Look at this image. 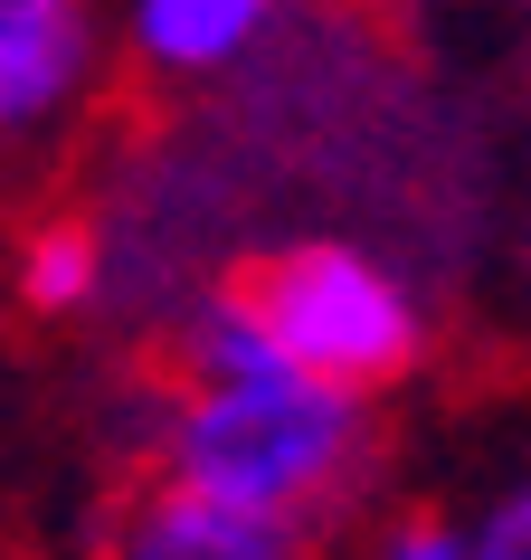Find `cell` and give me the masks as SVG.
<instances>
[{"label": "cell", "mask_w": 531, "mask_h": 560, "mask_svg": "<svg viewBox=\"0 0 531 560\" xmlns=\"http://www.w3.org/2000/svg\"><path fill=\"white\" fill-rule=\"evenodd\" d=\"M370 456H380V438H370L361 389L304 371L295 352H275L237 285L190 304L180 371L162 389V409H152V466L162 475L323 541L361 503Z\"/></svg>", "instance_id": "cell-1"}, {"label": "cell", "mask_w": 531, "mask_h": 560, "mask_svg": "<svg viewBox=\"0 0 531 560\" xmlns=\"http://www.w3.org/2000/svg\"><path fill=\"white\" fill-rule=\"evenodd\" d=\"M237 295L275 352H295L304 371H323L361 399L399 389L427 352V285L361 237H285L237 276Z\"/></svg>", "instance_id": "cell-2"}, {"label": "cell", "mask_w": 531, "mask_h": 560, "mask_svg": "<svg viewBox=\"0 0 531 560\" xmlns=\"http://www.w3.org/2000/svg\"><path fill=\"white\" fill-rule=\"evenodd\" d=\"M105 86L95 0H0V162L48 152Z\"/></svg>", "instance_id": "cell-3"}, {"label": "cell", "mask_w": 531, "mask_h": 560, "mask_svg": "<svg viewBox=\"0 0 531 560\" xmlns=\"http://www.w3.org/2000/svg\"><path fill=\"white\" fill-rule=\"evenodd\" d=\"M95 560H314V532L237 513V503L152 466V485H133L115 523L95 532Z\"/></svg>", "instance_id": "cell-4"}, {"label": "cell", "mask_w": 531, "mask_h": 560, "mask_svg": "<svg viewBox=\"0 0 531 560\" xmlns=\"http://www.w3.org/2000/svg\"><path fill=\"white\" fill-rule=\"evenodd\" d=\"M295 0H123V48L162 86H209L285 30Z\"/></svg>", "instance_id": "cell-5"}, {"label": "cell", "mask_w": 531, "mask_h": 560, "mask_svg": "<svg viewBox=\"0 0 531 560\" xmlns=\"http://www.w3.org/2000/svg\"><path fill=\"white\" fill-rule=\"evenodd\" d=\"M10 295L67 324V314H95V304L115 295V237L95 229V219H38L20 237V257H10Z\"/></svg>", "instance_id": "cell-6"}, {"label": "cell", "mask_w": 531, "mask_h": 560, "mask_svg": "<svg viewBox=\"0 0 531 560\" xmlns=\"http://www.w3.org/2000/svg\"><path fill=\"white\" fill-rule=\"evenodd\" d=\"M465 541H474V560H531V466H512L465 513Z\"/></svg>", "instance_id": "cell-7"}, {"label": "cell", "mask_w": 531, "mask_h": 560, "mask_svg": "<svg viewBox=\"0 0 531 560\" xmlns=\"http://www.w3.org/2000/svg\"><path fill=\"white\" fill-rule=\"evenodd\" d=\"M370 560H474L465 513H389L370 532Z\"/></svg>", "instance_id": "cell-8"}]
</instances>
